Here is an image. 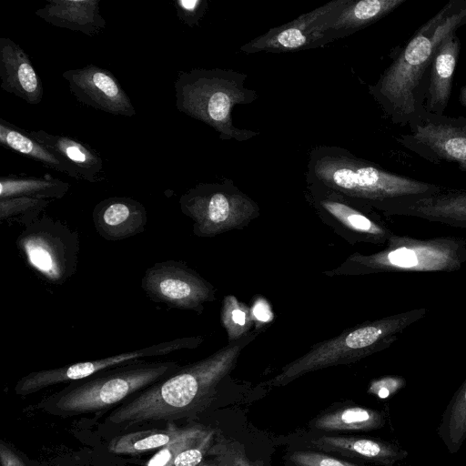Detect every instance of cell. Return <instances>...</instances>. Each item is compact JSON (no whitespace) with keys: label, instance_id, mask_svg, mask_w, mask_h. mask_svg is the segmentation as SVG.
I'll use <instances>...</instances> for the list:
<instances>
[{"label":"cell","instance_id":"4","mask_svg":"<svg viewBox=\"0 0 466 466\" xmlns=\"http://www.w3.org/2000/svg\"><path fill=\"white\" fill-rule=\"evenodd\" d=\"M248 75L231 69H192L179 72L175 82L176 106L218 133L222 140L248 141L259 133L234 126L232 109L253 103L258 93L245 86Z\"/></svg>","mask_w":466,"mask_h":466},{"label":"cell","instance_id":"24","mask_svg":"<svg viewBox=\"0 0 466 466\" xmlns=\"http://www.w3.org/2000/svg\"><path fill=\"white\" fill-rule=\"evenodd\" d=\"M0 142L6 148L79 179L77 174L52 151L30 137L25 131L18 129L4 119H0Z\"/></svg>","mask_w":466,"mask_h":466},{"label":"cell","instance_id":"32","mask_svg":"<svg viewBox=\"0 0 466 466\" xmlns=\"http://www.w3.org/2000/svg\"><path fill=\"white\" fill-rule=\"evenodd\" d=\"M177 17L189 26L198 25L208 10L207 0H177L175 2Z\"/></svg>","mask_w":466,"mask_h":466},{"label":"cell","instance_id":"13","mask_svg":"<svg viewBox=\"0 0 466 466\" xmlns=\"http://www.w3.org/2000/svg\"><path fill=\"white\" fill-rule=\"evenodd\" d=\"M345 2L346 0H332L302 14L296 19L271 28L244 44L240 51L246 54L286 53L323 46V31L335 18Z\"/></svg>","mask_w":466,"mask_h":466},{"label":"cell","instance_id":"30","mask_svg":"<svg viewBox=\"0 0 466 466\" xmlns=\"http://www.w3.org/2000/svg\"><path fill=\"white\" fill-rule=\"evenodd\" d=\"M221 323L227 331L228 343L234 342L250 332L254 323L251 309L235 296L228 295L221 307Z\"/></svg>","mask_w":466,"mask_h":466},{"label":"cell","instance_id":"9","mask_svg":"<svg viewBox=\"0 0 466 466\" xmlns=\"http://www.w3.org/2000/svg\"><path fill=\"white\" fill-rule=\"evenodd\" d=\"M16 246L28 266L50 283L63 284L76 270L78 233L46 215L25 228Z\"/></svg>","mask_w":466,"mask_h":466},{"label":"cell","instance_id":"23","mask_svg":"<svg viewBox=\"0 0 466 466\" xmlns=\"http://www.w3.org/2000/svg\"><path fill=\"white\" fill-rule=\"evenodd\" d=\"M25 132L66 163L77 174L79 179L89 182L100 179L103 161L89 147L72 137L49 134L44 130Z\"/></svg>","mask_w":466,"mask_h":466},{"label":"cell","instance_id":"3","mask_svg":"<svg viewBox=\"0 0 466 466\" xmlns=\"http://www.w3.org/2000/svg\"><path fill=\"white\" fill-rule=\"evenodd\" d=\"M307 182L319 183L356 204L380 212L405 199L439 192L442 186L388 171L338 146L321 145L309 153Z\"/></svg>","mask_w":466,"mask_h":466},{"label":"cell","instance_id":"10","mask_svg":"<svg viewBox=\"0 0 466 466\" xmlns=\"http://www.w3.org/2000/svg\"><path fill=\"white\" fill-rule=\"evenodd\" d=\"M396 140L433 164H453L466 176V116L425 111Z\"/></svg>","mask_w":466,"mask_h":466},{"label":"cell","instance_id":"28","mask_svg":"<svg viewBox=\"0 0 466 466\" xmlns=\"http://www.w3.org/2000/svg\"><path fill=\"white\" fill-rule=\"evenodd\" d=\"M437 431L450 453L459 451L466 440V380L448 404Z\"/></svg>","mask_w":466,"mask_h":466},{"label":"cell","instance_id":"35","mask_svg":"<svg viewBox=\"0 0 466 466\" xmlns=\"http://www.w3.org/2000/svg\"><path fill=\"white\" fill-rule=\"evenodd\" d=\"M405 385V380L400 377H385L374 380L369 389V392L380 399H386L397 392Z\"/></svg>","mask_w":466,"mask_h":466},{"label":"cell","instance_id":"38","mask_svg":"<svg viewBox=\"0 0 466 466\" xmlns=\"http://www.w3.org/2000/svg\"><path fill=\"white\" fill-rule=\"evenodd\" d=\"M232 460L235 466H252V464L247 459L237 453H234Z\"/></svg>","mask_w":466,"mask_h":466},{"label":"cell","instance_id":"2","mask_svg":"<svg viewBox=\"0 0 466 466\" xmlns=\"http://www.w3.org/2000/svg\"><path fill=\"white\" fill-rule=\"evenodd\" d=\"M258 332L228 343L212 355L180 367L168 377L148 386L114 410L106 422L124 429L172 422L190 416L206 405L218 384L231 372L242 350Z\"/></svg>","mask_w":466,"mask_h":466},{"label":"cell","instance_id":"18","mask_svg":"<svg viewBox=\"0 0 466 466\" xmlns=\"http://www.w3.org/2000/svg\"><path fill=\"white\" fill-rule=\"evenodd\" d=\"M0 78L3 90L32 105L42 101L43 84L28 56L6 37L0 38Z\"/></svg>","mask_w":466,"mask_h":466},{"label":"cell","instance_id":"29","mask_svg":"<svg viewBox=\"0 0 466 466\" xmlns=\"http://www.w3.org/2000/svg\"><path fill=\"white\" fill-rule=\"evenodd\" d=\"M51 200L25 197L0 199V221L25 227L39 218L40 213Z\"/></svg>","mask_w":466,"mask_h":466},{"label":"cell","instance_id":"5","mask_svg":"<svg viewBox=\"0 0 466 466\" xmlns=\"http://www.w3.org/2000/svg\"><path fill=\"white\" fill-rule=\"evenodd\" d=\"M426 312L425 308L412 309L345 329L337 337L313 345L307 353L284 366L267 384L283 386L306 373L356 362L381 351Z\"/></svg>","mask_w":466,"mask_h":466},{"label":"cell","instance_id":"37","mask_svg":"<svg viewBox=\"0 0 466 466\" xmlns=\"http://www.w3.org/2000/svg\"><path fill=\"white\" fill-rule=\"evenodd\" d=\"M251 314L254 322L266 323L272 319L271 310L265 301H257L251 309Z\"/></svg>","mask_w":466,"mask_h":466},{"label":"cell","instance_id":"12","mask_svg":"<svg viewBox=\"0 0 466 466\" xmlns=\"http://www.w3.org/2000/svg\"><path fill=\"white\" fill-rule=\"evenodd\" d=\"M141 287L153 300L172 308L201 313L204 304L216 299L215 288L179 261L158 262L148 268Z\"/></svg>","mask_w":466,"mask_h":466},{"label":"cell","instance_id":"22","mask_svg":"<svg viewBox=\"0 0 466 466\" xmlns=\"http://www.w3.org/2000/svg\"><path fill=\"white\" fill-rule=\"evenodd\" d=\"M311 443L321 451L370 461L384 466H393L408 456L405 450L391 443L354 436L323 435L312 440Z\"/></svg>","mask_w":466,"mask_h":466},{"label":"cell","instance_id":"33","mask_svg":"<svg viewBox=\"0 0 466 466\" xmlns=\"http://www.w3.org/2000/svg\"><path fill=\"white\" fill-rule=\"evenodd\" d=\"M289 459L297 466H358L315 451H296Z\"/></svg>","mask_w":466,"mask_h":466},{"label":"cell","instance_id":"34","mask_svg":"<svg viewBox=\"0 0 466 466\" xmlns=\"http://www.w3.org/2000/svg\"><path fill=\"white\" fill-rule=\"evenodd\" d=\"M210 441L211 432L208 431L197 444L179 453L172 466H198L208 451Z\"/></svg>","mask_w":466,"mask_h":466},{"label":"cell","instance_id":"19","mask_svg":"<svg viewBox=\"0 0 466 466\" xmlns=\"http://www.w3.org/2000/svg\"><path fill=\"white\" fill-rule=\"evenodd\" d=\"M461 46L459 36L456 33H452L437 48L425 95V111L444 115L451 96L453 76L459 61Z\"/></svg>","mask_w":466,"mask_h":466},{"label":"cell","instance_id":"11","mask_svg":"<svg viewBox=\"0 0 466 466\" xmlns=\"http://www.w3.org/2000/svg\"><path fill=\"white\" fill-rule=\"evenodd\" d=\"M203 340L204 338L201 336L179 338L105 359L34 371L22 377L16 382L15 392L21 396L30 395L50 386L81 380L98 372L142 360L146 358L167 355L179 350L195 349Z\"/></svg>","mask_w":466,"mask_h":466},{"label":"cell","instance_id":"1","mask_svg":"<svg viewBox=\"0 0 466 466\" xmlns=\"http://www.w3.org/2000/svg\"><path fill=\"white\" fill-rule=\"evenodd\" d=\"M466 25V0H449L398 51L369 93L394 125L410 127L424 112L433 56L441 42Z\"/></svg>","mask_w":466,"mask_h":466},{"label":"cell","instance_id":"39","mask_svg":"<svg viewBox=\"0 0 466 466\" xmlns=\"http://www.w3.org/2000/svg\"><path fill=\"white\" fill-rule=\"evenodd\" d=\"M459 102L462 106L466 107V83L460 89Z\"/></svg>","mask_w":466,"mask_h":466},{"label":"cell","instance_id":"15","mask_svg":"<svg viewBox=\"0 0 466 466\" xmlns=\"http://www.w3.org/2000/svg\"><path fill=\"white\" fill-rule=\"evenodd\" d=\"M72 94L83 104L96 109L133 116L136 109L114 75L95 65L63 72Z\"/></svg>","mask_w":466,"mask_h":466},{"label":"cell","instance_id":"6","mask_svg":"<svg viewBox=\"0 0 466 466\" xmlns=\"http://www.w3.org/2000/svg\"><path fill=\"white\" fill-rule=\"evenodd\" d=\"M175 361L138 360L98 372L42 400L38 409L57 416L106 410L168 377L179 369Z\"/></svg>","mask_w":466,"mask_h":466},{"label":"cell","instance_id":"7","mask_svg":"<svg viewBox=\"0 0 466 466\" xmlns=\"http://www.w3.org/2000/svg\"><path fill=\"white\" fill-rule=\"evenodd\" d=\"M466 238L440 236L416 238L393 233L375 253L350 255L328 276L398 272H454L465 263Z\"/></svg>","mask_w":466,"mask_h":466},{"label":"cell","instance_id":"16","mask_svg":"<svg viewBox=\"0 0 466 466\" xmlns=\"http://www.w3.org/2000/svg\"><path fill=\"white\" fill-rule=\"evenodd\" d=\"M382 213L466 228V189L442 187L432 195L396 202L386 208Z\"/></svg>","mask_w":466,"mask_h":466},{"label":"cell","instance_id":"14","mask_svg":"<svg viewBox=\"0 0 466 466\" xmlns=\"http://www.w3.org/2000/svg\"><path fill=\"white\" fill-rule=\"evenodd\" d=\"M307 198L325 219L350 232L357 241L386 244L394 233L372 209L316 182H307Z\"/></svg>","mask_w":466,"mask_h":466},{"label":"cell","instance_id":"25","mask_svg":"<svg viewBox=\"0 0 466 466\" xmlns=\"http://www.w3.org/2000/svg\"><path fill=\"white\" fill-rule=\"evenodd\" d=\"M383 425L384 418L380 411L360 406L337 409L311 421L314 429L325 431H367Z\"/></svg>","mask_w":466,"mask_h":466},{"label":"cell","instance_id":"20","mask_svg":"<svg viewBox=\"0 0 466 466\" xmlns=\"http://www.w3.org/2000/svg\"><path fill=\"white\" fill-rule=\"evenodd\" d=\"M407 0H346L322 34L323 46L366 28L396 10Z\"/></svg>","mask_w":466,"mask_h":466},{"label":"cell","instance_id":"31","mask_svg":"<svg viewBox=\"0 0 466 466\" xmlns=\"http://www.w3.org/2000/svg\"><path fill=\"white\" fill-rule=\"evenodd\" d=\"M208 433L199 426L184 428L177 438L159 448L145 466H172L179 453L197 444Z\"/></svg>","mask_w":466,"mask_h":466},{"label":"cell","instance_id":"36","mask_svg":"<svg viewBox=\"0 0 466 466\" xmlns=\"http://www.w3.org/2000/svg\"><path fill=\"white\" fill-rule=\"evenodd\" d=\"M1 466H28L22 457L4 441L0 442Z\"/></svg>","mask_w":466,"mask_h":466},{"label":"cell","instance_id":"40","mask_svg":"<svg viewBox=\"0 0 466 466\" xmlns=\"http://www.w3.org/2000/svg\"><path fill=\"white\" fill-rule=\"evenodd\" d=\"M464 259H465V263H466V250L464 252Z\"/></svg>","mask_w":466,"mask_h":466},{"label":"cell","instance_id":"17","mask_svg":"<svg viewBox=\"0 0 466 466\" xmlns=\"http://www.w3.org/2000/svg\"><path fill=\"white\" fill-rule=\"evenodd\" d=\"M92 217L96 232L110 241L143 232L147 222L146 208L127 197H113L100 201L94 208Z\"/></svg>","mask_w":466,"mask_h":466},{"label":"cell","instance_id":"8","mask_svg":"<svg viewBox=\"0 0 466 466\" xmlns=\"http://www.w3.org/2000/svg\"><path fill=\"white\" fill-rule=\"evenodd\" d=\"M179 205L199 237L243 228L259 216L258 204L229 179L198 184L180 197Z\"/></svg>","mask_w":466,"mask_h":466},{"label":"cell","instance_id":"26","mask_svg":"<svg viewBox=\"0 0 466 466\" xmlns=\"http://www.w3.org/2000/svg\"><path fill=\"white\" fill-rule=\"evenodd\" d=\"M68 188L67 183L48 175L43 177H2L0 199L25 197L52 200L64 197Z\"/></svg>","mask_w":466,"mask_h":466},{"label":"cell","instance_id":"21","mask_svg":"<svg viewBox=\"0 0 466 466\" xmlns=\"http://www.w3.org/2000/svg\"><path fill=\"white\" fill-rule=\"evenodd\" d=\"M35 15L54 26L90 36L101 32L106 25L99 12V0H48Z\"/></svg>","mask_w":466,"mask_h":466},{"label":"cell","instance_id":"27","mask_svg":"<svg viewBox=\"0 0 466 466\" xmlns=\"http://www.w3.org/2000/svg\"><path fill=\"white\" fill-rule=\"evenodd\" d=\"M184 428L169 423L165 428L138 431L114 438L108 445L116 454H137L161 448L177 438Z\"/></svg>","mask_w":466,"mask_h":466}]
</instances>
